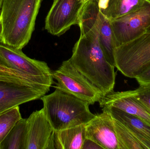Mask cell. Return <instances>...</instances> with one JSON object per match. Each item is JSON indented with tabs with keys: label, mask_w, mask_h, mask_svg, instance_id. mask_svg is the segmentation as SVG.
<instances>
[{
	"label": "cell",
	"mask_w": 150,
	"mask_h": 149,
	"mask_svg": "<svg viewBox=\"0 0 150 149\" xmlns=\"http://www.w3.org/2000/svg\"><path fill=\"white\" fill-rule=\"evenodd\" d=\"M0 80L33 87L47 93L54 83L53 78L33 77L0 64Z\"/></svg>",
	"instance_id": "9a60e30c"
},
{
	"label": "cell",
	"mask_w": 150,
	"mask_h": 149,
	"mask_svg": "<svg viewBox=\"0 0 150 149\" xmlns=\"http://www.w3.org/2000/svg\"><path fill=\"white\" fill-rule=\"evenodd\" d=\"M150 31V27H149V29H148V31Z\"/></svg>",
	"instance_id": "4316f807"
},
{
	"label": "cell",
	"mask_w": 150,
	"mask_h": 149,
	"mask_svg": "<svg viewBox=\"0 0 150 149\" xmlns=\"http://www.w3.org/2000/svg\"><path fill=\"white\" fill-rule=\"evenodd\" d=\"M27 124L23 118L16 123L0 144V149H25Z\"/></svg>",
	"instance_id": "ac0fdd59"
},
{
	"label": "cell",
	"mask_w": 150,
	"mask_h": 149,
	"mask_svg": "<svg viewBox=\"0 0 150 149\" xmlns=\"http://www.w3.org/2000/svg\"><path fill=\"white\" fill-rule=\"evenodd\" d=\"M3 1L4 0H0V10H1V9Z\"/></svg>",
	"instance_id": "cb8c5ba5"
},
{
	"label": "cell",
	"mask_w": 150,
	"mask_h": 149,
	"mask_svg": "<svg viewBox=\"0 0 150 149\" xmlns=\"http://www.w3.org/2000/svg\"><path fill=\"white\" fill-rule=\"evenodd\" d=\"M86 138L85 124L54 131L52 149H81Z\"/></svg>",
	"instance_id": "2e32d148"
},
{
	"label": "cell",
	"mask_w": 150,
	"mask_h": 149,
	"mask_svg": "<svg viewBox=\"0 0 150 149\" xmlns=\"http://www.w3.org/2000/svg\"><path fill=\"white\" fill-rule=\"evenodd\" d=\"M57 89L75 96L89 105L99 102L104 96L101 91L73 65L69 59L63 61L52 72Z\"/></svg>",
	"instance_id": "8992f818"
},
{
	"label": "cell",
	"mask_w": 150,
	"mask_h": 149,
	"mask_svg": "<svg viewBox=\"0 0 150 149\" xmlns=\"http://www.w3.org/2000/svg\"><path fill=\"white\" fill-rule=\"evenodd\" d=\"M130 92L150 109V84L140 85L138 88L131 90Z\"/></svg>",
	"instance_id": "44dd1931"
},
{
	"label": "cell",
	"mask_w": 150,
	"mask_h": 149,
	"mask_svg": "<svg viewBox=\"0 0 150 149\" xmlns=\"http://www.w3.org/2000/svg\"><path fill=\"white\" fill-rule=\"evenodd\" d=\"M25 149H51L54 131L44 109L33 112L27 119Z\"/></svg>",
	"instance_id": "30bf717a"
},
{
	"label": "cell",
	"mask_w": 150,
	"mask_h": 149,
	"mask_svg": "<svg viewBox=\"0 0 150 149\" xmlns=\"http://www.w3.org/2000/svg\"><path fill=\"white\" fill-rule=\"evenodd\" d=\"M145 0H98L100 10L109 20L127 15L141 7Z\"/></svg>",
	"instance_id": "e0dca14e"
},
{
	"label": "cell",
	"mask_w": 150,
	"mask_h": 149,
	"mask_svg": "<svg viewBox=\"0 0 150 149\" xmlns=\"http://www.w3.org/2000/svg\"><path fill=\"white\" fill-rule=\"evenodd\" d=\"M1 22H0V32H1Z\"/></svg>",
	"instance_id": "484cf974"
},
{
	"label": "cell",
	"mask_w": 150,
	"mask_h": 149,
	"mask_svg": "<svg viewBox=\"0 0 150 149\" xmlns=\"http://www.w3.org/2000/svg\"><path fill=\"white\" fill-rule=\"evenodd\" d=\"M98 102L101 108H115L150 125V109L133 96L130 91L115 92L113 90L104 95Z\"/></svg>",
	"instance_id": "4fadbf2b"
},
{
	"label": "cell",
	"mask_w": 150,
	"mask_h": 149,
	"mask_svg": "<svg viewBox=\"0 0 150 149\" xmlns=\"http://www.w3.org/2000/svg\"><path fill=\"white\" fill-rule=\"evenodd\" d=\"M22 118L19 106L0 113V144L14 125Z\"/></svg>",
	"instance_id": "ffe728a7"
},
{
	"label": "cell",
	"mask_w": 150,
	"mask_h": 149,
	"mask_svg": "<svg viewBox=\"0 0 150 149\" xmlns=\"http://www.w3.org/2000/svg\"><path fill=\"white\" fill-rule=\"evenodd\" d=\"M115 47L145 33L150 27V0L140 8L110 21Z\"/></svg>",
	"instance_id": "52a82bcc"
},
{
	"label": "cell",
	"mask_w": 150,
	"mask_h": 149,
	"mask_svg": "<svg viewBox=\"0 0 150 149\" xmlns=\"http://www.w3.org/2000/svg\"><path fill=\"white\" fill-rule=\"evenodd\" d=\"M69 59L103 95L113 91L116 78L115 67L107 59L100 45L98 33L89 31L80 34Z\"/></svg>",
	"instance_id": "6da1fadb"
},
{
	"label": "cell",
	"mask_w": 150,
	"mask_h": 149,
	"mask_svg": "<svg viewBox=\"0 0 150 149\" xmlns=\"http://www.w3.org/2000/svg\"><path fill=\"white\" fill-rule=\"evenodd\" d=\"M42 0H4L0 43L22 50L30 40Z\"/></svg>",
	"instance_id": "7a4b0ae2"
},
{
	"label": "cell",
	"mask_w": 150,
	"mask_h": 149,
	"mask_svg": "<svg viewBox=\"0 0 150 149\" xmlns=\"http://www.w3.org/2000/svg\"><path fill=\"white\" fill-rule=\"evenodd\" d=\"M89 1V0H82V2H83V3H85L86 2H87Z\"/></svg>",
	"instance_id": "d4e9b609"
},
{
	"label": "cell",
	"mask_w": 150,
	"mask_h": 149,
	"mask_svg": "<svg viewBox=\"0 0 150 149\" xmlns=\"http://www.w3.org/2000/svg\"><path fill=\"white\" fill-rule=\"evenodd\" d=\"M81 149H104L101 146L94 141L86 138Z\"/></svg>",
	"instance_id": "603a6c76"
},
{
	"label": "cell",
	"mask_w": 150,
	"mask_h": 149,
	"mask_svg": "<svg viewBox=\"0 0 150 149\" xmlns=\"http://www.w3.org/2000/svg\"><path fill=\"white\" fill-rule=\"evenodd\" d=\"M80 34L88 31L98 33L99 42L108 61L115 66V48L110 20L100 10L98 0H89L83 3L79 15Z\"/></svg>",
	"instance_id": "5b68a950"
},
{
	"label": "cell",
	"mask_w": 150,
	"mask_h": 149,
	"mask_svg": "<svg viewBox=\"0 0 150 149\" xmlns=\"http://www.w3.org/2000/svg\"><path fill=\"white\" fill-rule=\"evenodd\" d=\"M113 119L123 124L136 137L145 149H150V125L140 118L114 107H104Z\"/></svg>",
	"instance_id": "5bb4252c"
},
{
	"label": "cell",
	"mask_w": 150,
	"mask_h": 149,
	"mask_svg": "<svg viewBox=\"0 0 150 149\" xmlns=\"http://www.w3.org/2000/svg\"><path fill=\"white\" fill-rule=\"evenodd\" d=\"M113 121L118 149H145L136 137L123 124L115 119H113Z\"/></svg>",
	"instance_id": "d6986e66"
},
{
	"label": "cell",
	"mask_w": 150,
	"mask_h": 149,
	"mask_svg": "<svg viewBox=\"0 0 150 149\" xmlns=\"http://www.w3.org/2000/svg\"><path fill=\"white\" fill-rule=\"evenodd\" d=\"M83 5L82 0H54L46 17L45 29L52 35L59 36L73 25H78Z\"/></svg>",
	"instance_id": "ba28073f"
},
{
	"label": "cell",
	"mask_w": 150,
	"mask_h": 149,
	"mask_svg": "<svg viewBox=\"0 0 150 149\" xmlns=\"http://www.w3.org/2000/svg\"><path fill=\"white\" fill-rule=\"evenodd\" d=\"M0 64L33 77L53 78L52 71L44 61L33 59L21 49L0 43Z\"/></svg>",
	"instance_id": "9c48e42d"
},
{
	"label": "cell",
	"mask_w": 150,
	"mask_h": 149,
	"mask_svg": "<svg viewBox=\"0 0 150 149\" xmlns=\"http://www.w3.org/2000/svg\"><path fill=\"white\" fill-rule=\"evenodd\" d=\"M46 93L33 87L0 80V113L26 102L40 99Z\"/></svg>",
	"instance_id": "8fae6325"
},
{
	"label": "cell",
	"mask_w": 150,
	"mask_h": 149,
	"mask_svg": "<svg viewBox=\"0 0 150 149\" xmlns=\"http://www.w3.org/2000/svg\"><path fill=\"white\" fill-rule=\"evenodd\" d=\"M85 124L86 138L99 144L104 149H118L113 119L103 110Z\"/></svg>",
	"instance_id": "7c38bea8"
},
{
	"label": "cell",
	"mask_w": 150,
	"mask_h": 149,
	"mask_svg": "<svg viewBox=\"0 0 150 149\" xmlns=\"http://www.w3.org/2000/svg\"><path fill=\"white\" fill-rule=\"evenodd\" d=\"M114 58L122 74L135 78L150 64V31L115 47Z\"/></svg>",
	"instance_id": "277c9868"
},
{
	"label": "cell",
	"mask_w": 150,
	"mask_h": 149,
	"mask_svg": "<svg viewBox=\"0 0 150 149\" xmlns=\"http://www.w3.org/2000/svg\"><path fill=\"white\" fill-rule=\"evenodd\" d=\"M40 99L45 115L54 131L86 124L95 115L87 102L57 88Z\"/></svg>",
	"instance_id": "3957f363"
},
{
	"label": "cell",
	"mask_w": 150,
	"mask_h": 149,
	"mask_svg": "<svg viewBox=\"0 0 150 149\" xmlns=\"http://www.w3.org/2000/svg\"><path fill=\"white\" fill-rule=\"evenodd\" d=\"M135 79L140 85L150 84V64Z\"/></svg>",
	"instance_id": "7402d4cb"
}]
</instances>
